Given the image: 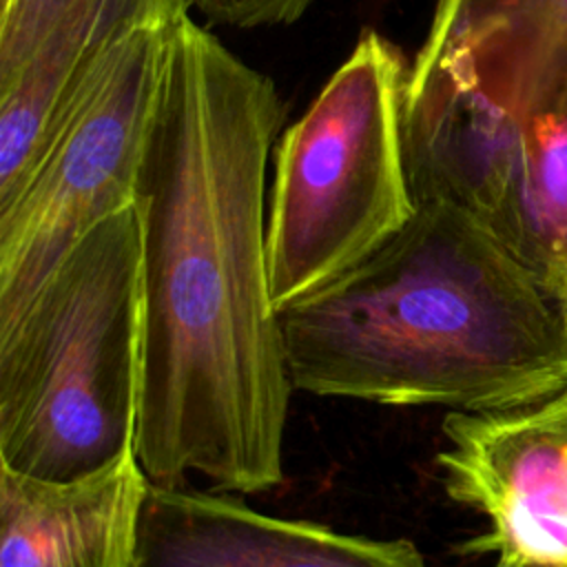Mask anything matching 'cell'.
Masks as SVG:
<instances>
[{
	"label": "cell",
	"mask_w": 567,
	"mask_h": 567,
	"mask_svg": "<svg viewBox=\"0 0 567 567\" xmlns=\"http://www.w3.org/2000/svg\"><path fill=\"white\" fill-rule=\"evenodd\" d=\"M567 53V0H439L412 69L465 73Z\"/></svg>",
	"instance_id": "8fae6325"
},
{
	"label": "cell",
	"mask_w": 567,
	"mask_h": 567,
	"mask_svg": "<svg viewBox=\"0 0 567 567\" xmlns=\"http://www.w3.org/2000/svg\"><path fill=\"white\" fill-rule=\"evenodd\" d=\"M186 0H73L0 78V210L27 186L69 106L106 53L133 29L171 22Z\"/></svg>",
	"instance_id": "9c48e42d"
},
{
	"label": "cell",
	"mask_w": 567,
	"mask_h": 567,
	"mask_svg": "<svg viewBox=\"0 0 567 567\" xmlns=\"http://www.w3.org/2000/svg\"><path fill=\"white\" fill-rule=\"evenodd\" d=\"M148 487L135 450L71 481L0 465V567H133Z\"/></svg>",
	"instance_id": "30bf717a"
},
{
	"label": "cell",
	"mask_w": 567,
	"mask_h": 567,
	"mask_svg": "<svg viewBox=\"0 0 567 567\" xmlns=\"http://www.w3.org/2000/svg\"><path fill=\"white\" fill-rule=\"evenodd\" d=\"M133 567H430L408 538H368L261 514L239 498L148 487Z\"/></svg>",
	"instance_id": "ba28073f"
},
{
	"label": "cell",
	"mask_w": 567,
	"mask_h": 567,
	"mask_svg": "<svg viewBox=\"0 0 567 567\" xmlns=\"http://www.w3.org/2000/svg\"><path fill=\"white\" fill-rule=\"evenodd\" d=\"M403 144L414 204L467 210L567 310V53L454 78L408 69Z\"/></svg>",
	"instance_id": "277c9868"
},
{
	"label": "cell",
	"mask_w": 567,
	"mask_h": 567,
	"mask_svg": "<svg viewBox=\"0 0 567 567\" xmlns=\"http://www.w3.org/2000/svg\"><path fill=\"white\" fill-rule=\"evenodd\" d=\"M142 381L135 204L89 230L0 328V465L49 481L133 450Z\"/></svg>",
	"instance_id": "3957f363"
},
{
	"label": "cell",
	"mask_w": 567,
	"mask_h": 567,
	"mask_svg": "<svg viewBox=\"0 0 567 567\" xmlns=\"http://www.w3.org/2000/svg\"><path fill=\"white\" fill-rule=\"evenodd\" d=\"M277 321L292 388L317 396L489 412L567 388L560 299L441 199Z\"/></svg>",
	"instance_id": "7a4b0ae2"
},
{
	"label": "cell",
	"mask_w": 567,
	"mask_h": 567,
	"mask_svg": "<svg viewBox=\"0 0 567 567\" xmlns=\"http://www.w3.org/2000/svg\"><path fill=\"white\" fill-rule=\"evenodd\" d=\"M73 0H7L0 7V78L9 75Z\"/></svg>",
	"instance_id": "7c38bea8"
},
{
	"label": "cell",
	"mask_w": 567,
	"mask_h": 567,
	"mask_svg": "<svg viewBox=\"0 0 567 567\" xmlns=\"http://www.w3.org/2000/svg\"><path fill=\"white\" fill-rule=\"evenodd\" d=\"M210 24L255 29L288 24L303 16L312 0H186Z\"/></svg>",
	"instance_id": "4fadbf2b"
},
{
	"label": "cell",
	"mask_w": 567,
	"mask_h": 567,
	"mask_svg": "<svg viewBox=\"0 0 567 567\" xmlns=\"http://www.w3.org/2000/svg\"><path fill=\"white\" fill-rule=\"evenodd\" d=\"M275 84L177 16L142 159V381L135 456L153 485L197 474L257 494L284 478L290 392L270 297L266 164Z\"/></svg>",
	"instance_id": "6da1fadb"
},
{
	"label": "cell",
	"mask_w": 567,
	"mask_h": 567,
	"mask_svg": "<svg viewBox=\"0 0 567 567\" xmlns=\"http://www.w3.org/2000/svg\"><path fill=\"white\" fill-rule=\"evenodd\" d=\"M494 567H551V565H534V563H518V560L498 558V560L494 563Z\"/></svg>",
	"instance_id": "5bb4252c"
},
{
	"label": "cell",
	"mask_w": 567,
	"mask_h": 567,
	"mask_svg": "<svg viewBox=\"0 0 567 567\" xmlns=\"http://www.w3.org/2000/svg\"><path fill=\"white\" fill-rule=\"evenodd\" d=\"M171 22L137 27L106 53L22 193L0 210V328L89 230L135 204Z\"/></svg>",
	"instance_id": "8992f818"
},
{
	"label": "cell",
	"mask_w": 567,
	"mask_h": 567,
	"mask_svg": "<svg viewBox=\"0 0 567 567\" xmlns=\"http://www.w3.org/2000/svg\"><path fill=\"white\" fill-rule=\"evenodd\" d=\"M441 432L447 496L489 520L461 551L567 567V388L512 410H452Z\"/></svg>",
	"instance_id": "52a82bcc"
},
{
	"label": "cell",
	"mask_w": 567,
	"mask_h": 567,
	"mask_svg": "<svg viewBox=\"0 0 567 567\" xmlns=\"http://www.w3.org/2000/svg\"><path fill=\"white\" fill-rule=\"evenodd\" d=\"M401 51L365 31L281 137L268 213L275 308L350 270L414 215Z\"/></svg>",
	"instance_id": "5b68a950"
},
{
	"label": "cell",
	"mask_w": 567,
	"mask_h": 567,
	"mask_svg": "<svg viewBox=\"0 0 567 567\" xmlns=\"http://www.w3.org/2000/svg\"><path fill=\"white\" fill-rule=\"evenodd\" d=\"M4 2H7V0H0V7H2V4H4Z\"/></svg>",
	"instance_id": "9a60e30c"
}]
</instances>
